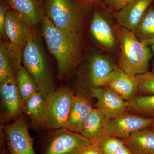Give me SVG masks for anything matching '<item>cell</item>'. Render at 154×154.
<instances>
[{"instance_id":"6da1fadb","label":"cell","mask_w":154,"mask_h":154,"mask_svg":"<svg viewBox=\"0 0 154 154\" xmlns=\"http://www.w3.org/2000/svg\"><path fill=\"white\" fill-rule=\"evenodd\" d=\"M42 33L48 48L56 61L59 76L67 79L76 66L81 57L80 33L56 28L46 16L42 20Z\"/></svg>"},{"instance_id":"7a4b0ae2","label":"cell","mask_w":154,"mask_h":154,"mask_svg":"<svg viewBox=\"0 0 154 154\" xmlns=\"http://www.w3.org/2000/svg\"><path fill=\"white\" fill-rule=\"evenodd\" d=\"M119 42V68L128 74L136 76L147 71L151 57L150 51L135 33L120 26L116 28Z\"/></svg>"},{"instance_id":"3957f363","label":"cell","mask_w":154,"mask_h":154,"mask_svg":"<svg viewBox=\"0 0 154 154\" xmlns=\"http://www.w3.org/2000/svg\"><path fill=\"white\" fill-rule=\"evenodd\" d=\"M22 63L45 98L55 91L47 57L36 33L31 35L23 49Z\"/></svg>"},{"instance_id":"277c9868","label":"cell","mask_w":154,"mask_h":154,"mask_svg":"<svg viewBox=\"0 0 154 154\" xmlns=\"http://www.w3.org/2000/svg\"><path fill=\"white\" fill-rule=\"evenodd\" d=\"M92 142L66 128L55 129L38 143L39 154H80Z\"/></svg>"},{"instance_id":"5b68a950","label":"cell","mask_w":154,"mask_h":154,"mask_svg":"<svg viewBox=\"0 0 154 154\" xmlns=\"http://www.w3.org/2000/svg\"><path fill=\"white\" fill-rule=\"evenodd\" d=\"M74 95L67 88H60L48 95L39 125L50 129L66 128Z\"/></svg>"},{"instance_id":"8992f818","label":"cell","mask_w":154,"mask_h":154,"mask_svg":"<svg viewBox=\"0 0 154 154\" xmlns=\"http://www.w3.org/2000/svg\"><path fill=\"white\" fill-rule=\"evenodd\" d=\"M46 16L56 28L80 33L82 11L74 0H46Z\"/></svg>"},{"instance_id":"52a82bcc","label":"cell","mask_w":154,"mask_h":154,"mask_svg":"<svg viewBox=\"0 0 154 154\" xmlns=\"http://www.w3.org/2000/svg\"><path fill=\"white\" fill-rule=\"evenodd\" d=\"M154 124V118L127 113L107 120L98 140L94 143L108 137L125 138L132 133L148 128Z\"/></svg>"},{"instance_id":"ba28073f","label":"cell","mask_w":154,"mask_h":154,"mask_svg":"<svg viewBox=\"0 0 154 154\" xmlns=\"http://www.w3.org/2000/svg\"><path fill=\"white\" fill-rule=\"evenodd\" d=\"M2 128L9 154H36L34 140L30 136L28 125L25 120L18 119Z\"/></svg>"},{"instance_id":"9c48e42d","label":"cell","mask_w":154,"mask_h":154,"mask_svg":"<svg viewBox=\"0 0 154 154\" xmlns=\"http://www.w3.org/2000/svg\"><path fill=\"white\" fill-rule=\"evenodd\" d=\"M91 95L97 99V108L111 119L127 113L128 102L112 89L107 88H92Z\"/></svg>"},{"instance_id":"30bf717a","label":"cell","mask_w":154,"mask_h":154,"mask_svg":"<svg viewBox=\"0 0 154 154\" xmlns=\"http://www.w3.org/2000/svg\"><path fill=\"white\" fill-rule=\"evenodd\" d=\"M33 26L25 17L12 9L7 13L5 32L9 42L12 44L23 49L34 33Z\"/></svg>"},{"instance_id":"8fae6325","label":"cell","mask_w":154,"mask_h":154,"mask_svg":"<svg viewBox=\"0 0 154 154\" xmlns=\"http://www.w3.org/2000/svg\"><path fill=\"white\" fill-rule=\"evenodd\" d=\"M89 65L88 77L91 89L106 86L120 69L110 59L100 54L93 56Z\"/></svg>"},{"instance_id":"7c38bea8","label":"cell","mask_w":154,"mask_h":154,"mask_svg":"<svg viewBox=\"0 0 154 154\" xmlns=\"http://www.w3.org/2000/svg\"><path fill=\"white\" fill-rule=\"evenodd\" d=\"M153 0H133L114 13L119 25L134 32Z\"/></svg>"},{"instance_id":"4fadbf2b","label":"cell","mask_w":154,"mask_h":154,"mask_svg":"<svg viewBox=\"0 0 154 154\" xmlns=\"http://www.w3.org/2000/svg\"><path fill=\"white\" fill-rule=\"evenodd\" d=\"M23 48L12 43L2 42L0 44V82L8 77L16 78L22 66Z\"/></svg>"},{"instance_id":"5bb4252c","label":"cell","mask_w":154,"mask_h":154,"mask_svg":"<svg viewBox=\"0 0 154 154\" xmlns=\"http://www.w3.org/2000/svg\"><path fill=\"white\" fill-rule=\"evenodd\" d=\"M2 104L6 116L14 118L23 110V103L17 86L16 78L8 77L0 82Z\"/></svg>"},{"instance_id":"9a60e30c","label":"cell","mask_w":154,"mask_h":154,"mask_svg":"<svg viewBox=\"0 0 154 154\" xmlns=\"http://www.w3.org/2000/svg\"><path fill=\"white\" fill-rule=\"evenodd\" d=\"M93 108L84 96L74 95L66 128L80 133L83 125Z\"/></svg>"},{"instance_id":"2e32d148","label":"cell","mask_w":154,"mask_h":154,"mask_svg":"<svg viewBox=\"0 0 154 154\" xmlns=\"http://www.w3.org/2000/svg\"><path fill=\"white\" fill-rule=\"evenodd\" d=\"M120 139L134 154L154 153V131L150 128L135 131Z\"/></svg>"},{"instance_id":"e0dca14e","label":"cell","mask_w":154,"mask_h":154,"mask_svg":"<svg viewBox=\"0 0 154 154\" xmlns=\"http://www.w3.org/2000/svg\"><path fill=\"white\" fill-rule=\"evenodd\" d=\"M105 86L115 91L127 102L135 97L139 90L136 76L128 74L121 69Z\"/></svg>"},{"instance_id":"ac0fdd59","label":"cell","mask_w":154,"mask_h":154,"mask_svg":"<svg viewBox=\"0 0 154 154\" xmlns=\"http://www.w3.org/2000/svg\"><path fill=\"white\" fill-rule=\"evenodd\" d=\"M90 31L95 39L103 46L112 48L115 45V39L112 28L103 14L94 12L91 21Z\"/></svg>"},{"instance_id":"d6986e66","label":"cell","mask_w":154,"mask_h":154,"mask_svg":"<svg viewBox=\"0 0 154 154\" xmlns=\"http://www.w3.org/2000/svg\"><path fill=\"white\" fill-rule=\"evenodd\" d=\"M12 10L21 14L33 26L43 20L38 0H5Z\"/></svg>"},{"instance_id":"ffe728a7","label":"cell","mask_w":154,"mask_h":154,"mask_svg":"<svg viewBox=\"0 0 154 154\" xmlns=\"http://www.w3.org/2000/svg\"><path fill=\"white\" fill-rule=\"evenodd\" d=\"M107 120L101 110L93 108L83 125L80 134L92 142H95L99 139Z\"/></svg>"},{"instance_id":"44dd1931","label":"cell","mask_w":154,"mask_h":154,"mask_svg":"<svg viewBox=\"0 0 154 154\" xmlns=\"http://www.w3.org/2000/svg\"><path fill=\"white\" fill-rule=\"evenodd\" d=\"M16 80L24 106L28 99L38 92L39 89L33 78L22 66L19 68L17 72Z\"/></svg>"},{"instance_id":"7402d4cb","label":"cell","mask_w":154,"mask_h":154,"mask_svg":"<svg viewBox=\"0 0 154 154\" xmlns=\"http://www.w3.org/2000/svg\"><path fill=\"white\" fill-rule=\"evenodd\" d=\"M128 102V110L130 112L154 118V95L135 96Z\"/></svg>"},{"instance_id":"603a6c76","label":"cell","mask_w":154,"mask_h":154,"mask_svg":"<svg viewBox=\"0 0 154 154\" xmlns=\"http://www.w3.org/2000/svg\"><path fill=\"white\" fill-rule=\"evenodd\" d=\"M45 105V98L37 92L25 102L23 110L38 125L41 122Z\"/></svg>"},{"instance_id":"cb8c5ba5","label":"cell","mask_w":154,"mask_h":154,"mask_svg":"<svg viewBox=\"0 0 154 154\" xmlns=\"http://www.w3.org/2000/svg\"><path fill=\"white\" fill-rule=\"evenodd\" d=\"M134 33L145 43L154 42V8L146 11Z\"/></svg>"},{"instance_id":"d4e9b609","label":"cell","mask_w":154,"mask_h":154,"mask_svg":"<svg viewBox=\"0 0 154 154\" xmlns=\"http://www.w3.org/2000/svg\"><path fill=\"white\" fill-rule=\"evenodd\" d=\"M138 89L141 92L149 95H154V74L146 72L136 75Z\"/></svg>"},{"instance_id":"484cf974","label":"cell","mask_w":154,"mask_h":154,"mask_svg":"<svg viewBox=\"0 0 154 154\" xmlns=\"http://www.w3.org/2000/svg\"><path fill=\"white\" fill-rule=\"evenodd\" d=\"M95 143L98 146L102 154H114L125 145L120 139L116 137L106 138Z\"/></svg>"},{"instance_id":"4316f807","label":"cell","mask_w":154,"mask_h":154,"mask_svg":"<svg viewBox=\"0 0 154 154\" xmlns=\"http://www.w3.org/2000/svg\"><path fill=\"white\" fill-rule=\"evenodd\" d=\"M8 3L1 0L0 4V33L1 36H6L5 32V25L6 15L8 11Z\"/></svg>"},{"instance_id":"83f0119b","label":"cell","mask_w":154,"mask_h":154,"mask_svg":"<svg viewBox=\"0 0 154 154\" xmlns=\"http://www.w3.org/2000/svg\"><path fill=\"white\" fill-rule=\"evenodd\" d=\"M132 1L133 0H104L105 3L109 8L115 12L119 11Z\"/></svg>"},{"instance_id":"f1b7e54d","label":"cell","mask_w":154,"mask_h":154,"mask_svg":"<svg viewBox=\"0 0 154 154\" xmlns=\"http://www.w3.org/2000/svg\"><path fill=\"white\" fill-rule=\"evenodd\" d=\"M80 154H102L96 143L92 142L91 144L86 147Z\"/></svg>"},{"instance_id":"f546056e","label":"cell","mask_w":154,"mask_h":154,"mask_svg":"<svg viewBox=\"0 0 154 154\" xmlns=\"http://www.w3.org/2000/svg\"><path fill=\"white\" fill-rule=\"evenodd\" d=\"M114 154H134L125 144L122 146Z\"/></svg>"},{"instance_id":"4dcf8cb0","label":"cell","mask_w":154,"mask_h":154,"mask_svg":"<svg viewBox=\"0 0 154 154\" xmlns=\"http://www.w3.org/2000/svg\"><path fill=\"white\" fill-rule=\"evenodd\" d=\"M5 140L4 139L1 140V154H8L6 147Z\"/></svg>"},{"instance_id":"1f68e13d","label":"cell","mask_w":154,"mask_h":154,"mask_svg":"<svg viewBox=\"0 0 154 154\" xmlns=\"http://www.w3.org/2000/svg\"><path fill=\"white\" fill-rule=\"evenodd\" d=\"M82 1L85 3H91L93 2L96 0H82Z\"/></svg>"},{"instance_id":"d6a6232c","label":"cell","mask_w":154,"mask_h":154,"mask_svg":"<svg viewBox=\"0 0 154 154\" xmlns=\"http://www.w3.org/2000/svg\"><path fill=\"white\" fill-rule=\"evenodd\" d=\"M150 128L153 131H154V124L153 125H152L151 127H150Z\"/></svg>"},{"instance_id":"836d02e7","label":"cell","mask_w":154,"mask_h":154,"mask_svg":"<svg viewBox=\"0 0 154 154\" xmlns=\"http://www.w3.org/2000/svg\"><path fill=\"white\" fill-rule=\"evenodd\" d=\"M152 44V48L153 51V52L154 53V42H153Z\"/></svg>"},{"instance_id":"e575fe53","label":"cell","mask_w":154,"mask_h":154,"mask_svg":"<svg viewBox=\"0 0 154 154\" xmlns=\"http://www.w3.org/2000/svg\"><path fill=\"white\" fill-rule=\"evenodd\" d=\"M152 72L154 74V68L153 69H152Z\"/></svg>"},{"instance_id":"d590c367","label":"cell","mask_w":154,"mask_h":154,"mask_svg":"<svg viewBox=\"0 0 154 154\" xmlns=\"http://www.w3.org/2000/svg\"><path fill=\"white\" fill-rule=\"evenodd\" d=\"M154 154V153H152V154Z\"/></svg>"}]
</instances>
